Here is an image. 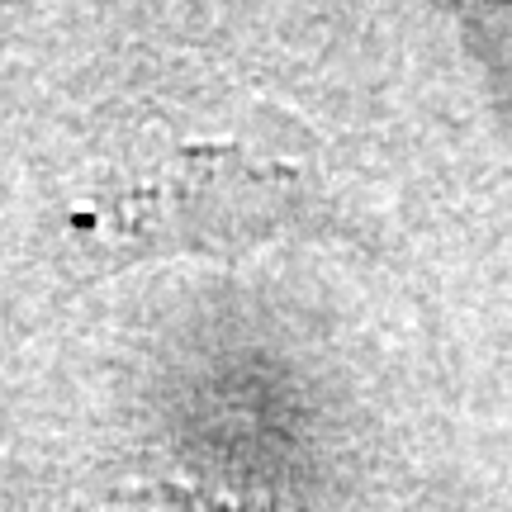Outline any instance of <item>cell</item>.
Returning a JSON list of instances; mask_svg holds the SVG:
<instances>
[{"label": "cell", "instance_id": "obj_1", "mask_svg": "<svg viewBox=\"0 0 512 512\" xmlns=\"http://www.w3.org/2000/svg\"><path fill=\"white\" fill-rule=\"evenodd\" d=\"M309 185L280 166H256L242 152H185L162 181L124 204V233L152 242H252L285 223H313Z\"/></svg>", "mask_w": 512, "mask_h": 512}]
</instances>
